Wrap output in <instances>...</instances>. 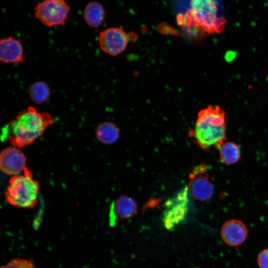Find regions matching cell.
Wrapping results in <instances>:
<instances>
[{
	"label": "cell",
	"mask_w": 268,
	"mask_h": 268,
	"mask_svg": "<svg viewBox=\"0 0 268 268\" xmlns=\"http://www.w3.org/2000/svg\"><path fill=\"white\" fill-rule=\"evenodd\" d=\"M0 268H36L31 261L20 258L14 259Z\"/></svg>",
	"instance_id": "obj_17"
},
{
	"label": "cell",
	"mask_w": 268,
	"mask_h": 268,
	"mask_svg": "<svg viewBox=\"0 0 268 268\" xmlns=\"http://www.w3.org/2000/svg\"><path fill=\"white\" fill-rule=\"evenodd\" d=\"M218 149L220 161L224 164H234L241 158L240 148L233 142H224Z\"/></svg>",
	"instance_id": "obj_15"
},
{
	"label": "cell",
	"mask_w": 268,
	"mask_h": 268,
	"mask_svg": "<svg viewBox=\"0 0 268 268\" xmlns=\"http://www.w3.org/2000/svg\"><path fill=\"white\" fill-rule=\"evenodd\" d=\"M98 42L102 51L115 56L125 50L128 43V37L123 29L118 27H110L99 33Z\"/></svg>",
	"instance_id": "obj_8"
},
{
	"label": "cell",
	"mask_w": 268,
	"mask_h": 268,
	"mask_svg": "<svg viewBox=\"0 0 268 268\" xmlns=\"http://www.w3.org/2000/svg\"><path fill=\"white\" fill-rule=\"evenodd\" d=\"M195 27L207 34H218L225 28L226 19L218 14L215 0H191L189 10Z\"/></svg>",
	"instance_id": "obj_4"
},
{
	"label": "cell",
	"mask_w": 268,
	"mask_h": 268,
	"mask_svg": "<svg viewBox=\"0 0 268 268\" xmlns=\"http://www.w3.org/2000/svg\"><path fill=\"white\" fill-rule=\"evenodd\" d=\"M20 148L11 146L4 148L0 154V168L4 174L13 176L20 174L27 167V159Z\"/></svg>",
	"instance_id": "obj_10"
},
{
	"label": "cell",
	"mask_w": 268,
	"mask_h": 268,
	"mask_svg": "<svg viewBox=\"0 0 268 268\" xmlns=\"http://www.w3.org/2000/svg\"><path fill=\"white\" fill-rule=\"evenodd\" d=\"M24 59L21 42L13 37L1 38L0 40V60L5 64L22 63Z\"/></svg>",
	"instance_id": "obj_12"
},
{
	"label": "cell",
	"mask_w": 268,
	"mask_h": 268,
	"mask_svg": "<svg viewBox=\"0 0 268 268\" xmlns=\"http://www.w3.org/2000/svg\"><path fill=\"white\" fill-rule=\"evenodd\" d=\"M208 165L202 162L196 166L189 175V192L196 200L205 201L212 197L214 187L208 174Z\"/></svg>",
	"instance_id": "obj_7"
},
{
	"label": "cell",
	"mask_w": 268,
	"mask_h": 268,
	"mask_svg": "<svg viewBox=\"0 0 268 268\" xmlns=\"http://www.w3.org/2000/svg\"><path fill=\"white\" fill-rule=\"evenodd\" d=\"M256 263L259 268H268V248L263 249L259 252Z\"/></svg>",
	"instance_id": "obj_18"
},
{
	"label": "cell",
	"mask_w": 268,
	"mask_h": 268,
	"mask_svg": "<svg viewBox=\"0 0 268 268\" xmlns=\"http://www.w3.org/2000/svg\"><path fill=\"white\" fill-rule=\"evenodd\" d=\"M189 192L186 186L165 202L162 222L167 230H173L186 220L189 211Z\"/></svg>",
	"instance_id": "obj_5"
},
{
	"label": "cell",
	"mask_w": 268,
	"mask_h": 268,
	"mask_svg": "<svg viewBox=\"0 0 268 268\" xmlns=\"http://www.w3.org/2000/svg\"><path fill=\"white\" fill-rule=\"evenodd\" d=\"M137 212V205L135 201L129 196H120L111 205L110 224L114 225L117 219L123 220L130 218L136 215Z\"/></svg>",
	"instance_id": "obj_11"
},
{
	"label": "cell",
	"mask_w": 268,
	"mask_h": 268,
	"mask_svg": "<svg viewBox=\"0 0 268 268\" xmlns=\"http://www.w3.org/2000/svg\"><path fill=\"white\" fill-rule=\"evenodd\" d=\"M29 92L32 101L37 104H41L47 102L51 94L49 85L42 81H38L33 83L29 88Z\"/></svg>",
	"instance_id": "obj_16"
},
{
	"label": "cell",
	"mask_w": 268,
	"mask_h": 268,
	"mask_svg": "<svg viewBox=\"0 0 268 268\" xmlns=\"http://www.w3.org/2000/svg\"><path fill=\"white\" fill-rule=\"evenodd\" d=\"M35 15L48 27L63 25L66 22L70 6L66 0H44L35 7Z\"/></svg>",
	"instance_id": "obj_6"
},
{
	"label": "cell",
	"mask_w": 268,
	"mask_h": 268,
	"mask_svg": "<svg viewBox=\"0 0 268 268\" xmlns=\"http://www.w3.org/2000/svg\"><path fill=\"white\" fill-rule=\"evenodd\" d=\"M226 133L225 111L219 106L209 105L199 112L195 127L189 134L196 145L207 150L218 149L226 139Z\"/></svg>",
	"instance_id": "obj_2"
},
{
	"label": "cell",
	"mask_w": 268,
	"mask_h": 268,
	"mask_svg": "<svg viewBox=\"0 0 268 268\" xmlns=\"http://www.w3.org/2000/svg\"><path fill=\"white\" fill-rule=\"evenodd\" d=\"M120 134L119 128L114 123L105 121L96 128L95 135L97 139L104 144H112L116 142Z\"/></svg>",
	"instance_id": "obj_13"
},
{
	"label": "cell",
	"mask_w": 268,
	"mask_h": 268,
	"mask_svg": "<svg viewBox=\"0 0 268 268\" xmlns=\"http://www.w3.org/2000/svg\"><path fill=\"white\" fill-rule=\"evenodd\" d=\"M249 236V229L243 221L237 219L226 221L220 229L223 242L234 249L239 248L245 242Z\"/></svg>",
	"instance_id": "obj_9"
},
{
	"label": "cell",
	"mask_w": 268,
	"mask_h": 268,
	"mask_svg": "<svg viewBox=\"0 0 268 268\" xmlns=\"http://www.w3.org/2000/svg\"><path fill=\"white\" fill-rule=\"evenodd\" d=\"M105 14V9L102 4L96 1H91L84 8L83 17L88 26L97 28L104 22Z\"/></svg>",
	"instance_id": "obj_14"
},
{
	"label": "cell",
	"mask_w": 268,
	"mask_h": 268,
	"mask_svg": "<svg viewBox=\"0 0 268 268\" xmlns=\"http://www.w3.org/2000/svg\"><path fill=\"white\" fill-rule=\"evenodd\" d=\"M54 123L50 113L39 112L29 106L4 127L2 137L11 146L21 148L34 143Z\"/></svg>",
	"instance_id": "obj_1"
},
{
	"label": "cell",
	"mask_w": 268,
	"mask_h": 268,
	"mask_svg": "<svg viewBox=\"0 0 268 268\" xmlns=\"http://www.w3.org/2000/svg\"><path fill=\"white\" fill-rule=\"evenodd\" d=\"M40 185L27 167L20 174L11 176L4 193L5 200L18 207L32 208L37 203Z\"/></svg>",
	"instance_id": "obj_3"
}]
</instances>
